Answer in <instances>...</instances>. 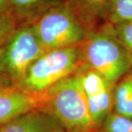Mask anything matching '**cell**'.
<instances>
[{
    "instance_id": "6da1fadb",
    "label": "cell",
    "mask_w": 132,
    "mask_h": 132,
    "mask_svg": "<svg viewBox=\"0 0 132 132\" xmlns=\"http://www.w3.org/2000/svg\"><path fill=\"white\" fill-rule=\"evenodd\" d=\"M46 109L68 132H101L91 116L79 74L69 76L48 90Z\"/></svg>"
},
{
    "instance_id": "7a4b0ae2",
    "label": "cell",
    "mask_w": 132,
    "mask_h": 132,
    "mask_svg": "<svg viewBox=\"0 0 132 132\" xmlns=\"http://www.w3.org/2000/svg\"><path fill=\"white\" fill-rule=\"evenodd\" d=\"M85 56L91 68L112 85L132 67V52L123 45L116 29L111 26L90 37L85 44Z\"/></svg>"
},
{
    "instance_id": "3957f363",
    "label": "cell",
    "mask_w": 132,
    "mask_h": 132,
    "mask_svg": "<svg viewBox=\"0 0 132 132\" xmlns=\"http://www.w3.org/2000/svg\"><path fill=\"white\" fill-rule=\"evenodd\" d=\"M79 60V52L75 46L47 51L30 66L18 87L32 92H46L71 76Z\"/></svg>"
},
{
    "instance_id": "277c9868",
    "label": "cell",
    "mask_w": 132,
    "mask_h": 132,
    "mask_svg": "<svg viewBox=\"0 0 132 132\" xmlns=\"http://www.w3.org/2000/svg\"><path fill=\"white\" fill-rule=\"evenodd\" d=\"M46 52L32 25L22 27L1 48L2 72L18 87L30 66Z\"/></svg>"
},
{
    "instance_id": "5b68a950",
    "label": "cell",
    "mask_w": 132,
    "mask_h": 132,
    "mask_svg": "<svg viewBox=\"0 0 132 132\" xmlns=\"http://www.w3.org/2000/svg\"><path fill=\"white\" fill-rule=\"evenodd\" d=\"M47 50L73 46L85 37V29L71 10L58 7L43 13L32 24Z\"/></svg>"
},
{
    "instance_id": "8992f818",
    "label": "cell",
    "mask_w": 132,
    "mask_h": 132,
    "mask_svg": "<svg viewBox=\"0 0 132 132\" xmlns=\"http://www.w3.org/2000/svg\"><path fill=\"white\" fill-rule=\"evenodd\" d=\"M79 75L92 118L101 129L114 105L112 85L93 69Z\"/></svg>"
},
{
    "instance_id": "52a82bcc",
    "label": "cell",
    "mask_w": 132,
    "mask_h": 132,
    "mask_svg": "<svg viewBox=\"0 0 132 132\" xmlns=\"http://www.w3.org/2000/svg\"><path fill=\"white\" fill-rule=\"evenodd\" d=\"M47 103L48 90L37 93L17 86L2 90L0 91V126L30 111L46 109Z\"/></svg>"
},
{
    "instance_id": "ba28073f",
    "label": "cell",
    "mask_w": 132,
    "mask_h": 132,
    "mask_svg": "<svg viewBox=\"0 0 132 132\" xmlns=\"http://www.w3.org/2000/svg\"><path fill=\"white\" fill-rule=\"evenodd\" d=\"M1 132H68L46 109L23 114L1 126Z\"/></svg>"
},
{
    "instance_id": "9c48e42d",
    "label": "cell",
    "mask_w": 132,
    "mask_h": 132,
    "mask_svg": "<svg viewBox=\"0 0 132 132\" xmlns=\"http://www.w3.org/2000/svg\"><path fill=\"white\" fill-rule=\"evenodd\" d=\"M113 100L115 113L132 119V75L126 76L118 84Z\"/></svg>"
},
{
    "instance_id": "30bf717a",
    "label": "cell",
    "mask_w": 132,
    "mask_h": 132,
    "mask_svg": "<svg viewBox=\"0 0 132 132\" xmlns=\"http://www.w3.org/2000/svg\"><path fill=\"white\" fill-rule=\"evenodd\" d=\"M110 18L116 24L132 21V0H109Z\"/></svg>"
},
{
    "instance_id": "8fae6325",
    "label": "cell",
    "mask_w": 132,
    "mask_h": 132,
    "mask_svg": "<svg viewBox=\"0 0 132 132\" xmlns=\"http://www.w3.org/2000/svg\"><path fill=\"white\" fill-rule=\"evenodd\" d=\"M101 132H132V119L111 113L102 125Z\"/></svg>"
},
{
    "instance_id": "7c38bea8",
    "label": "cell",
    "mask_w": 132,
    "mask_h": 132,
    "mask_svg": "<svg viewBox=\"0 0 132 132\" xmlns=\"http://www.w3.org/2000/svg\"><path fill=\"white\" fill-rule=\"evenodd\" d=\"M15 30L14 17L12 15H0V48L5 45Z\"/></svg>"
},
{
    "instance_id": "4fadbf2b",
    "label": "cell",
    "mask_w": 132,
    "mask_h": 132,
    "mask_svg": "<svg viewBox=\"0 0 132 132\" xmlns=\"http://www.w3.org/2000/svg\"><path fill=\"white\" fill-rule=\"evenodd\" d=\"M12 10H15L17 14L23 15L29 14L44 0H10Z\"/></svg>"
},
{
    "instance_id": "5bb4252c",
    "label": "cell",
    "mask_w": 132,
    "mask_h": 132,
    "mask_svg": "<svg viewBox=\"0 0 132 132\" xmlns=\"http://www.w3.org/2000/svg\"><path fill=\"white\" fill-rule=\"evenodd\" d=\"M115 29L120 41L132 52V21L118 24Z\"/></svg>"
},
{
    "instance_id": "9a60e30c",
    "label": "cell",
    "mask_w": 132,
    "mask_h": 132,
    "mask_svg": "<svg viewBox=\"0 0 132 132\" xmlns=\"http://www.w3.org/2000/svg\"><path fill=\"white\" fill-rule=\"evenodd\" d=\"M12 11L10 0H0V15H12Z\"/></svg>"
},
{
    "instance_id": "2e32d148",
    "label": "cell",
    "mask_w": 132,
    "mask_h": 132,
    "mask_svg": "<svg viewBox=\"0 0 132 132\" xmlns=\"http://www.w3.org/2000/svg\"><path fill=\"white\" fill-rule=\"evenodd\" d=\"M14 85L12 84V82L10 79L3 73H0V91L5 90L6 88H8L10 87H12Z\"/></svg>"
},
{
    "instance_id": "e0dca14e",
    "label": "cell",
    "mask_w": 132,
    "mask_h": 132,
    "mask_svg": "<svg viewBox=\"0 0 132 132\" xmlns=\"http://www.w3.org/2000/svg\"><path fill=\"white\" fill-rule=\"evenodd\" d=\"M86 1L87 2H89L90 4H92V5H99L104 3V2H106V0H86Z\"/></svg>"
},
{
    "instance_id": "ac0fdd59",
    "label": "cell",
    "mask_w": 132,
    "mask_h": 132,
    "mask_svg": "<svg viewBox=\"0 0 132 132\" xmlns=\"http://www.w3.org/2000/svg\"><path fill=\"white\" fill-rule=\"evenodd\" d=\"M1 48H0V73H2V67H1Z\"/></svg>"
},
{
    "instance_id": "d6986e66",
    "label": "cell",
    "mask_w": 132,
    "mask_h": 132,
    "mask_svg": "<svg viewBox=\"0 0 132 132\" xmlns=\"http://www.w3.org/2000/svg\"><path fill=\"white\" fill-rule=\"evenodd\" d=\"M0 132H1V126H0Z\"/></svg>"
}]
</instances>
